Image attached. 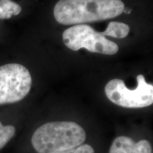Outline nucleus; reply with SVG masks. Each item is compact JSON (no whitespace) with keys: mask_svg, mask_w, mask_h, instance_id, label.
I'll return each instance as SVG.
<instances>
[{"mask_svg":"<svg viewBox=\"0 0 153 153\" xmlns=\"http://www.w3.org/2000/svg\"><path fill=\"white\" fill-rule=\"evenodd\" d=\"M22 7L11 0H0V19H9L19 15Z\"/></svg>","mask_w":153,"mask_h":153,"instance_id":"obj_8","label":"nucleus"},{"mask_svg":"<svg viewBox=\"0 0 153 153\" xmlns=\"http://www.w3.org/2000/svg\"><path fill=\"white\" fill-rule=\"evenodd\" d=\"M62 39L65 45L74 51L85 48L91 53L109 55L118 51L117 44L89 25L78 24L68 28L63 32Z\"/></svg>","mask_w":153,"mask_h":153,"instance_id":"obj_4","label":"nucleus"},{"mask_svg":"<svg viewBox=\"0 0 153 153\" xmlns=\"http://www.w3.org/2000/svg\"><path fill=\"white\" fill-rule=\"evenodd\" d=\"M32 78L26 67L17 63L0 66V105L22 101L31 89Z\"/></svg>","mask_w":153,"mask_h":153,"instance_id":"obj_5","label":"nucleus"},{"mask_svg":"<svg viewBox=\"0 0 153 153\" xmlns=\"http://www.w3.org/2000/svg\"><path fill=\"white\" fill-rule=\"evenodd\" d=\"M132 11V9L131 8H126L123 9V12L125 13V14H130Z\"/></svg>","mask_w":153,"mask_h":153,"instance_id":"obj_11","label":"nucleus"},{"mask_svg":"<svg viewBox=\"0 0 153 153\" xmlns=\"http://www.w3.org/2000/svg\"><path fill=\"white\" fill-rule=\"evenodd\" d=\"M85 129L73 121H53L39 126L32 135L30 143L37 153L62 152L84 144Z\"/></svg>","mask_w":153,"mask_h":153,"instance_id":"obj_2","label":"nucleus"},{"mask_svg":"<svg viewBox=\"0 0 153 153\" xmlns=\"http://www.w3.org/2000/svg\"><path fill=\"white\" fill-rule=\"evenodd\" d=\"M108 153H152V147L148 140L135 142L131 137L120 135L113 140Z\"/></svg>","mask_w":153,"mask_h":153,"instance_id":"obj_6","label":"nucleus"},{"mask_svg":"<svg viewBox=\"0 0 153 153\" xmlns=\"http://www.w3.org/2000/svg\"><path fill=\"white\" fill-rule=\"evenodd\" d=\"M51 153H95L94 149L89 144H82L76 148L70 150L62 151V152H51Z\"/></svg>","mask_w":153,"mask_h":153,"instance_id":"obj_10","label":"nucleus"},{"mask_svg":"<svg viewBox=\"0 0 153 153\" xmlns=\"http://www.w3.org/2000/svg\"><path fill=\"white\" fill-rule=\"evenodd\" d=\"M125 5L121 0H60L53 14L62 25H78L117 17Z\"/></svg>","mask_w":153,"mask_h":153,"instance_id":"obj_1","label":"nucleus"},{"mask_svg":"<svg viewBox=\"0 0 153 153\" xmlns=\"http://www.w3.org/2000/svg\"><path fill=\"white\" fill-rule=\"evenodd\" d=\"M137 87L129 89L122 79H114L106 84L104 91L108 100L127 108H140L153 104V85L147 83L143 74L137 76Z\"/></svg>","mask_w":153,"mask_h":153,"instance_id":"obj_3","label":"nucleus"},{"mask_svg":"<svg viewBox=\"0 0 153 153\" xmlns=\"http://www.w3.org/2000/svg\"><path fill=\"white\" fill-rule=\"evenodd\" d=\"M130 27L128 25L122 22H111L108 24L106 29L101 33L104 36L124 38L128 35Z\"/></svg>","mask_w":153,"mask_h":153,"instance_id":"obj_7","label":"nucleus"},{"mask_svg":"<svg viewBox=\"0 0 153 153\" xmlns=\"http://www.w3.org/2000/svg\"><path fill=\"white\" fill-rule=\"evenodd\" d=\"M16 134V128L14 126H4L0 121V150L9 143Z\"/></svg>","mask_w":153,"mask_h":153,"instance_id":"obj_9","label":"nucleus"}]
</instances>
